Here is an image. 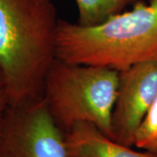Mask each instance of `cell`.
<instances>
[{
	"label": "cell",
	"instance_id": "11",
	"mask_svg": "<svg viewBox=\"0 0 157 157\" xmlns=\"http://www.w3.org/2000/svg\"><path fill=\"white\" fill-rule=\"evenodd\" d=\"M4 86H5V80H4V76H3L2 71H1V69H0V90L4 88Z\"/></svg>",
	"mask_w": 157,
	"mask_h": 157
},
{
	"label": "cell",
	"instance_id": "10",
	"mask_svg": "<svg viewBox=\"0 0 157 157\" xmlns=\"http://www.w3.org/2000/svg\"><path fill=\"white\" fill-rule=\"evenodd\" d=\"M0 157H9L7 152L6 150V147L4 146V143H3V140H2V137L0 135Z\"/></svg>",
	"mask_w": 157,
	"mask_h": 157
},
{
	"label": "cell",
	"instance_id": "13",
	"mask_svg": "<svg viewBox=\"0 0 157 157\" xmlns=\"http://www.w3.org/2000/svg\"><path fill=\"white\" fill-rule=\"evenodd\" d=\"M136 1H139V0H131V3L132 2H136Z\"/></svg>",
	"mask_w": 157,
	"mask_h": 157
},
{
	"label": "cell",
	"instance_id": "7",
	"mask_svg": "<svg viewBox=\"0 0 157 157\" xmlns=\"http://www.w3.org/2000/svg\"><path fill=\"white\" fill-rule=\"evenodd\" d=\"M78 10V24L95 25L122 11L131 0H76Z\"/></svg>",
	"mask_w": 157,
	"mask_h": 157
},
{
	"label": "cell",
	"instance_id": "3",
	"mask_svg": "<svg viewBox=\"0 0 157 157\" xmlns=\"http://www.w3.org/2000/svg\"><path fill=\"white\" fill-rule=\"evenodd\" d=\"M118 84L119 72L114 69L55 59L46 74L42 97L66 134L77 124L90 123L112 138Z\"/></svg>",
	"mask_w": 157,
	"mask_h": 157
},
{
	"label": "cell",
	"instance_id": "6",
	"mask_svg": "<svg viewBox=\"0 0 157 157\" xmlns=\"http://www.w3.org/2000/svg\"><path fill=\"white\" fill-rule=\"evenodd\" d=\"M73 157H157V151L135 150L117 142L90 123H79L66 134Z\"/></svg>",
	"mask_w": 157,
	"mask_h": 157
},
{
	"label": "cell",
	"instance_id": "2",
	"mask_svg": "<svg viewBox=\"0 0 157 157\" xmlns=\"http://www.w3.org/2000/svg\"><path fill=\"white\" fill-rule=\"evenodd\" d=\"M56 59L118 72L142 62L157 61V0L136 1L95 25L59 20Z\"/></svg>",
	"mask_w": 157,
	"mask_h": 157
},
{
	"label": "cell",
	"instance_id": "1",
	"mask_svg": "<svg viewBox=\"0 0 157 157\" xmlns=\"http://www.w3.org/2000/svg\"><path fill=\"white\" fill-rule=\"evenodd\" d=\"M59 19L52 2L0 0V69L8 106L40 99L56 59Z\"/></svg>",
	"mask_w": 157,
	"mask_h": 157
},
{
	"label": "cell",
	"instance_id": "12",
	"mask_svg": "<svg viewBox=\"0 0 157 157\" xmlns=\"http://www.w3.org/2000/svg\"><path fill=\"white\" fill-rule=\"evenodd\" d=\"M38 1H41V2H50L51 0H38Z\"/></svg>",
	"mask_w": 157,
	"mask_h": 157
},
{
	"label": "cell",
	"instance_id": "8",
	"mask_svg": "<svg viewBox=\"0 0 157 157\" xmlns=\"http://www.w3.org/2000/svg\"><path fill=\"white\" fill-rule=\"evenodd\" d=\"M134 147L157 151V97L136 131Z\"/></svg>",
	"mask_w": 157,
	"mask_h": 157
},
{
	"label": "cell",
	"instance_id": "9",
	"mask_svg": "<svg viewBox=\"0 0 157 157\" xmlns=\"http://www.w3.org/2000/svg\"><path fill=\"white\" fill-rule=\"evenodd\" d=\"M7 107H8V102H7L6 96L4 93V90L1 89L0 90V122Z\"/></svg>",
	"mask_w": 157,
	"mask_h": 157
},
{
	"label": "cell",
	"instance_id": "4",
	"mask_svg": "<svg viewBox=\"0 0 157 157\" xmlns=\"http://www.w3.org/2000/svg\"><path fill=\"white\" fill-rule=\"evenodd\" d=\"M0 135L9 157H73L66 133L52 116L43 97L19 106H8Z\"/></svg>",
	"mask_w": 157,
	"mask_h": 157
},
{
	"label": "cell",
	"instance_id": "5",
	"mask_svg": "<svg viewBox=\"0 0 157 157\" xmlns=\"http://www.w3.org/2000/svg\"><path fill=\"white\" fill-rule=\"evenodd\" d=\"M157 97V61L135 64L119 72L112 114V139L134 147L136 131Z\"/></svg>",
	"mask_w": 157,
	"mask_h": 157
}]
</instances>
